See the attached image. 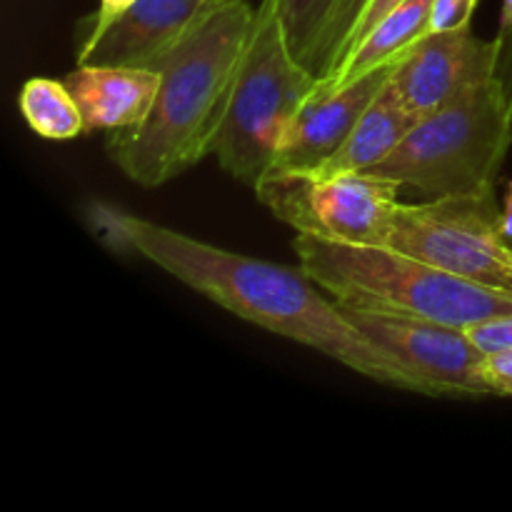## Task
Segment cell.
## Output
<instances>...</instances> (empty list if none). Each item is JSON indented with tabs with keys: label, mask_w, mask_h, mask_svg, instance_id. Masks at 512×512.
I'll use <instances>...</instances> for the list:
<instances>
[{
	"label": "cell",
	"mask_w": 512,
	"mask_h": 512,
	"mask_svg": "<svg viewBox=\"0 0 512 512\" xmlns=\"http://www.w3.org/2000/svg\"><path fill=\"white\" fill-rule=\"evenodd\" d=\"M403 3H405V0H368V3H365V8H363V13H360L358 23H355L353 35H350L348 45H345V53H348V50L353 48V45L358 43V40L363 38L365 33H368V30H373L375 25H378L380 20L385 18V15L393 13V10L400 8ZM340 60H343V58H340ZM340 60H338V63H340Z\"/></svg>",
	"instance_id": "obj_22"
},
{
	"label": "cell",
	"mask_w": 512,
	"mask_h": 512,
	"mask_svg": "<svg viewBox=\"0 0 512 512\" xmlns=\"http://www.w3.org/2000/svg\"><path fill=\"white\" fill-rule=\"evenodd\" d=\"M340 305V303H338ZM345 318L383 350L408 378L410 390L430 398H485V353L468 330L405 315L340 305Z\"/></svg>",
	"instance_id": "obj_8"
},
{
	"label": "cell",
	"mask_w": 512,
	"mask_h": 512,
	"mask_svg": "<svg viewBox=\"0 0 512 512\" xmlns=\"http://www.w3.org/2000/svg\"><path fill=\"white\" fill-rule=\"evenodd\" d=\"M415 123L418 118L410 115L405 105L395 98L393 90L385 85L383 93L370 103L363 118L358 120L353 133L340 145L338 153L313 175L370 173L390 158V153L403 143Z\"/></svg>",
	"instance_id": "obj_14"
},
{
	"label": "cell",
	"mask_w": 512,
	"mask_h": 512,
	"mask_svg": "<svg viewBox=\"0 0 512 512\" xmlns=\"http://www.w3.org/2000/svg\"><path fill=\"white\" fill-rule=\"evenodd\" d=\"M18 108L35 135L45 140H73L88 133L83 110L65 80L30 78L18 93Z\"/></svg>",
	"instance_id": "obj_15"
},
{
	"label": "cell",
	"mask_w": 512,
	"mask_h": 512,
	"mask_svg": "<svg viewBox=\"0 0 512 512\" xmlns=\"http://www.w3.org/2000/svg\"><path fill=\"white\" fill-rule=\"evenodd\" d=\"M88 220L110 250L155 265L235 318L318 350L375 383L413 393L403 370L345 318L300 265L290 268L218 248L110 203L90 205Z\"/></svg>",
	"instance_id": "obj_1"
},
{
	"label": "cell",
	"mask_w": 512,
	"mask_h": 512,
	"mask_svg": "<svg viewBox=\"0 0 512 512\" xmlns=\"http://www.w3.org/2000/svg\"><path fill=\"white\" fill-rule=\"evenodd\" d=\"M298 265L340 305L470 328L512 313V293L470 283L390 245H348L298 235Z\"/></svg>",
	"instance_id": "obj_3"
},
{
	"label": "cell",
	"mask_w": 512,
	"mask_h": 512,
	"mask_svg": "<svg viewBox=\"0 0 512 512\" xmlns=\"http://www.w3.org/2000/svg\"><path fill=\"white\" fill-rule=\"evenodd\" d=\"M388 245L470 283L512 293V240L500 228L495 190L400 203Z\"/></svg>",
	"instance_id": "obj_6"
},
{
	"label": "cell",
	"mask_w": 512,
	"mask_h": 512,
	"mask_svg": "<svg viewBox=\"0 0 512 512\" xmlns=\"http://www.w3.org/2000/svg\"><path fill=\"white\" fill-rule=\"evenodd\" d=\"M512 33V0H503L500 5V35Z\"/></svg>",
	"instance_id": "obj_24"
},
{
	"label": "cell",
	"mask_w": 512,
	"mask_h": 512,
	"mask_svg": "<svg viewBox=\"0 0 512 512\" xmlns=\"http://www.w3.org/2000/svg\"><path fill=\"white\" fill-rule=\"evenodd\" d=\"M260 203L298 235L348 245H388L400 185L380 173L265 175Z\"/></svg>",
	"instance_id": "obj_7"
},
{
	"label": "cell",
	"mask_w": 512,
	"mask_h": 512,
	"mask_svg": "<svg viewBox=\"0 0 512 512\" xmlns=\"http://www.w3.org/2000/svg\"><path fill=\"white\" fill-rule=\"evenodd\" d=\"M503 40H483L470 28L425 35L393 65L388 88L410 115L425 118L498 75Z\"/></svg>",
	"instance_id": "obj_9"
},
{
	"label": "cell",
	"mask_w": 512,
	"mask_h": 512,
	"mask_svg": "<svg viewBox=\"0 0 512 512\" xmlns=\"http://www.w3.org/2000/svg\"><path fill=\"white\" fill-rule=\"evenodd\" d=\"M248 0H208L188 33L153 65L160 88L143 123L108 133L110 160L140 188H160L208 158L228 115L253 33Z\"/></svg>",
	"instance_id": "obj_2"
},
{
	"label": "cell",
	"mask_w": 512,
	"mask_h": 512,
	"mask_svg": "<svg viewBox=\"0 0 512 512\" xmlns=\"http://www.w3.org/2000/svg\"><path fill=\"white\" fill-rule=\"evenodd\" d=\"M390 68L373 70L343 88L315 93L295 113L293 123L285 130L273 165L265 175L315 173L323 168L340 145L345 143L365 110L383 93L390 80Z\"/></svg>",
	"instance_id": "obj_10"
},
{
	"label": "cell",
	"mask_w": 512,
	"mask_h": 512,
	"mask_svg": "<svg viewBox=\"0 0 512 512\" xmlns=\"http://www.w3.org/2000/svg\"><path fill=\"white\" fill-rule=\"evenodd\" d=\"M365 3L368 0H335L333 13H330L328 25H325L313 60H310V70L318 75V80L328 78L335 65H338V60L343 58L345 45L353 35V28L358 23L360 13H363Z\"/></svg>",
	"instance_id": "obj_17"
},
{
	"label": "cell",
	"mask_w": 512,
	"mask_h": 512,
	"mask_svg": "<svg viewBox=\"0 0 512 512\" xmlns=\"http://www.w3.org/2000/svg\"><path fill=\"white\" fill-rule=\"evenodd\" d=\"M512 145L510 90L493 75L455 103L425 115L388 160L370 173L413 188L425 198L495 190Z\"/></svg>",
	"instance_id": "obj_4"
},
{
	"label": "cell",
	"mask_w": 512,
	"mask_h": 512,
	"mask_svg": "<svg viewBox=\"0 0 512 512\" xmlns=\"http://www.w3.org/2000/svg\"><path fill=\"white\" fill-rule=\"evenodd\" d=\"M208 0H138L80 63L153 68L185 33Z\"/></svg>",
	"instance_id": "obj_12"
},
{
	"label": "cell",
	"mask_w": 512,
	"mask_h": 512,
	"mask_svg": "<svg viewBox=\"0 0 512 512\" xmlns=\"http://www.w3.org/2000/svg\"><path fill=\"white\" fill-rule=\"evenodd\" d=\"M430 5L433 0H405L400 8L385 15L373 30L363 35L348 53L343 55L328 78L318 80L315 93L343 88L373 70L390 68L398 63L413 45L430 35Z\"/></svg>",
	"instance_id": "obj_13"
},
{
	"label": "cell",
	"mask_w": 512,
	"mask_h": 512,
	"mask_svg": "<svg viewBox=\"0 0 512 512\" xmlns=\"http://www.w3.org/2000/svg\"><path fill=\"white\" fill-rule=\"evenodd\" d=\"M65 85L83 110L88 133H115L148 118L160 88V73L140 65L78 63L65 75Z\"/></svg>",
	"instance_id": "obj_11"
},
{
	"label": "cell",
	"mask_w": 512,
	"mask_h": 512,
	"mask_svg": "<svg viewBox=\"0 0 512 512\" xmlns=\"http://www.w3.org/2000/svg\"><path fill=\"white\" fill-rule=\"evenodd\" d=\"M135 3H138V0H100L98 10H95L88 20H83V33H80L83 40H80L78 45V63L93 50V45L108 33L110 25L118 23Z\"/></svg>",
	"instance_id": "obj_18"
},
{
	"label": "cell",
	"mask_w": 512,
	"mask_h": 512,
	"mask_svg": "<svg viewBox=\"0 0 512 512\" xmlns=\"http://www.w3.org/2000/svg\"><path fill=\"white\" fill-rule=\"evenodd\" d=\"M465 330H468L470 340H473L485 355L512 350V313L495 315V318L475 323Z\"/></svg>",
	"instance_id": "obj_20"
},
{
	"label": "cell",
	"mask_w": 512,
	"mask_h": 512,
	"mask_svg": "<svg viewBox=\"0 0 512 512\" xmlns=\"http://www.w3.org/2000/svg\"><path fill=\"white\" fill-rule=\"evenodd\" d=\"M510 110H512V88H510Z\"/></svg>",
	"instance_id": "obj_25"
},
{
	"label": "cell",
	"mask_w": 512,
	"mask_h": 512,
	"mask_svg": "<svg viewBox=\"0 0 512 512\" xmlns=\"http://www.w3.org/2000/svg\"><path fill=\"white\" fill-rule=\"evenodd\" d=\"M318 90V75L293 53L278 0H260L228 115L213 155L230 178L255 185L273 165L295 113Z\"/></svg>",
	"instance_id": "obj_5"
},
{
	"label": "cell",
	"mask_w": 512,
	"mask_h": 512,
	"mask_svg": "<svg viewBox=\"0 0 512 512\" xmlns=\"http://www.w3.org/2000/svg\"><path fill=\"white\" fill-rule=\"evenodd\" d=\"M500 228L512 240V180L508 183V188H505L503 205H500Z\"/></svg>",
	"instance_id": "obj_23"
},
{
	"label": "cell",
	"mask_w": 512,
	"mask_h": 512,
	"mask_svg": "<svg viewBox=\"0 0 512 512\" xmlns=\"http://www.w3.org/2000/svg\"><path fill=\"white\" fill-rule=\"evenodd\" d=\"M483 378H485V385H488L490 395L512 398V350L485 355Z\"/></svg>",
	"instance_id": "obj_21"
},
{
	"label": "cell",
	"mask_w": 512,
	"mask_h": 512,
	"mask_svg": "<svg viewBox=\"0 0 512 512\" xmlns=\"http://www.w3.org/2000/svg\"><path fill=\"white\" fill-rule=\"evenodd\" d=\"M278 8L290 48L310 68V60L333 13L335 0H278Z\"/></svg>",
	"instance_id": "obj_16"
},
{
	"label": "cell",
	"mask_w": 512,
	"mask_h": 512,
	"mask_svg": "<svg viewBox=\"0 0 512 512\" xmlns=\"http://www.w3.org/2000/svg\"><path fill=\"white\" fill-rule=\"evenodd\" d=\"M480 0H433L430 5V33L468 30Z\"/></svg>",
	"instance_id": "obj_19"
}]
</instances>
